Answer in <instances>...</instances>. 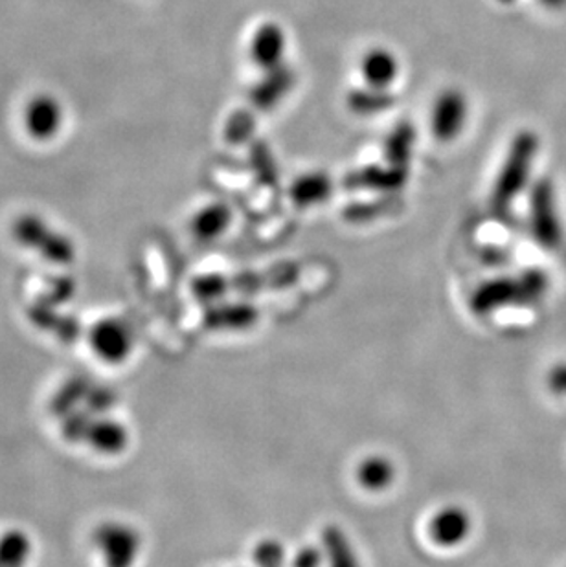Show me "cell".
I'll use <instances>...</instances> for the list:
<instances>
[{
  "label": "cell",
  "instance_id": "obj_1",
  "mask_svg": "<svg viewBox=\"0 0 566 567\" xmlns=\"http://www.w3.org/2000/svg\"><path fill=\"white\" fill-rule=\"evenodd\" d=\"M537 153H539V138L533 132L520 131L513 138L491 193V206L497 214H504L512 208L513 201L530 184Z\"/></svg>",
  "mask_w": 566,
  "mask_h": 567
},
{
  "label": "cell",
  "instance_id": "obj_2",
  "mask_svg": "<svg viewBox=\"0 0 566 567\" xmlns=\"http://www.w3.org/2000/svg\"><path fill=\"white\" fill-rule=\"evenodd\" d=\"M555 203L554 184L549 179L537 180L530 192V228L533 240L546 250H555L563 237Z\"/></svg>",
  "mask_w": 566,
  "mask_h": 567
},
{
  "label": "cell",
  "instance_id": "obj_3",
  "mask_svg": "<svg viewBox=\"0 0 566 567\" xmlns=\"http://www.w3.org/2000/svg\"><path fill=\"white\" fill-rule=\"evenodd\" d=\"M469 118V102L459 89H446L430 111V132L438 142H452L464 132Z\"/></svg>",
  "mask_w": 566,
  "mask_h": 567
},
{
  "label": "cell",
  "instance_id": "obj_4",
  "mask_svg": "<svg viewBox=\"0 0 566 567\" xmlns=\"http://www.w3.org/2000/svg\"><path fill=\"white\" fill-rule=\"evenodd\" d=\"M92 540H97L103 567H133L139 558L140 537L133 527L105 524Z\"/></svg>",
  "mask_w": 566,
  "mask_h": 567
},
{
  "label": "cell",
  "instance_id": "obj_5",
  "mask_svg": "<svg viewBox=\"0 0 566 567\" xmlns=\"http://www.w3.org/2000/svg\"><path fill=\"white\" fill-rule=\"evenodd\" d=\"M428 538L440 547H459L473 531L471 514L460 505H446L433 514L428 521Z\"/></svg>",
  "mask_w": 566,
  "mask_h": 567
},
{
  "label": "cell",
  "instance_id": "obj_6",
  "mask_svg": "<svg viewBox=\"0 0 566 567\" xmlns=\"http://www.w3.org/2000/svg\"><path fill=\"white\" fill-rule=\"evenodd\" d=\"M523 307V293L518 278H497L483 283L471 296V311L478 317H486L504 307Z\"/></svg>",
  "mask_w": 566,
  "mask_h": 567
},
{
  "label": "cell",
  "instance_id": "obj_7",
  "mask_svg": "<svg viewBox=\"0 0 566 567\" xmlns=\"http://www.w3.org/2000/svg\"><path fill=\"white\" fill-rule=\"evenodd\" d=\"M65 121L63 107L57 98L49 94L34 96L25 108L26 132L37 142H47L57 137Z\"/></svg>",
  "mask_w": 566,
  "mask_h": 567
},
{
  "label": "cell",
  "instance_id": "obj_8",
  "mask_svg": "<svg viewBox=\"0 0 566 567\" xmlns=\"http://www.w3.org/2000/svg\"><path fill=\"white\" fill-rule=\"evenodd\" d=\"M285 52H287V36L278 23H263L254 31L248 44L250 60L263 73L282 66Z\"/></svg>",
  "mask_w": 566,
  "mask_h": 567
},
{
  "label": "cell",
  "instance_id": "obj_9",
  "mask_svg": "<svg viewBox=\"0 0 566 567\" xmlns=\"http://www.w3.org/2000/svg\"><path fill=\"white\" fill-rule=\"evenodd\" d=\"M295 73L287 65L278 66L274 70H267L266 76L259 79L250 90V102L258 111H269L276 107L283 98L290 94L295 87Z\"/></svg>",
  "mask_w": 566,
  "mask_h": 567
},
{
  "label": "cell",
  "instance_id": "obj_10",
  "mask_svg": "<svg viewBox=\"0 0 566 567\" xmlns=\"http://www.w3.org/2000/svg\"><path fill=\"white\" fill-rule=\"evenodd\" d=\"M361 76L368 87L388 90L399 76L398 57L383 47L368 50L361 60Z\"/></svg>",
  "mask_w": 566,
  "mask_h": 567
},
{
  "label": "cell",
  "instance_id": "obj_11",
  "mask_svg": "<svg viewBox=\"0 0 566 567\" xmlns=\"http://www.w3.org/2000/svg\"><path fill=\"white\" fill-rule=\"evenodd\" d=\"M407 182V168L398 166H368V168L350 175L348 185L350 188H361V190H372V192H396L401 190Z\"/></svg>",
  "mask_w": 566,
  "mask_h": 567
},
{
  "label": "cell",
  "instance_id": "obj_12",
  "mask_svg": "<svg viewBox=\"0 0 566 567\" xmlns=\"http://www.w3.org/2000/svg\"><path fill=\"white\" fill-rule=\"evenodd\" d=\"M396 476L398 471L394 461L381 454L368 455L356 468L357 484L368 492H383L390 489L396 481Z\"/></svg>",
  "mask_w": 566,
  "mask_h": 567
},
{
  "label": "cell",
  "instance_id": "obj_13",
  "mask_svg": "<svg viewBox=\"0 0 566 567\" xmlns=\"http://www.w3.org/2000/svg\"><path fill=\"white\" fill-rule=\"evenodd\" d=\"M230 222H232V211L229 206L221 203L208 204L193 216V237L203 243L219 240L229 230Z\"/></svg>",
  "mask_w": 566,
  "mask_h": 567
},
{
  "label": "cell",
  "instance_id": "obj_14",
  "mask_svg": "<svg viewBox=\"0 0 566 567\" xmlns=\"http://www.w3.org/2000/svg\"><path fill=\"white\" fill-rule=\"evenodd\" d=\"M333 192L332 179L325 173H306L291 184V198L296 206L309 208L330 198Z\"/></svg>",
  "mask_w": 566,
  "mask_h": 567
},
{
  "label": "cell",
  "instance_id": "obj_15",
  "mask_svg": "<svg viewBox=\"0 0 566 567\" xmlns=\"http://www.w3.org/2000/svg\"><path fill=\"white\" fill-rule=\"evenodd\" d=\"M322 550L327 567H361L350 538L340 527H325L322 532Z\"/></svg>",
  "mask_w": 566,
  "mask_h": 567
},
{
  "label": "cell",
  "instance_id": "obj_16",
  "mask_svg": "<svg viewBox=\"0 0 566 567\" xmlns=\"http://www.w3.org/2000/svg\"><path fill=\"white\" fill-rule=\"evenodd\" d=\"M206 320L210 323L211 328L245 331L258 322V311L248 304L219 305L211 309Z\"/></svg>",
  "mask_w": 566,
  "mask_h": 567
},
{
  "label": "cell",
  "instance_id": "obj_17",
  "mask_svg": "<svg viewBox=\"0 0 566 567\" xmlns=\"http://www.w3.org/2000/svg\"><path fill=\"white\" fill-rule=\"evenodd\" d=\"M414 144H416V131H414L412 124L403 121V124L394 127V131L386 137V164L398 166V168H407V164H409L410 158H412Z\"/></svg>",
  "mask_w": 566,
  "mask_h": 567
},
{
  "label": "cell",
  "instance_id": "obj_18",
  "mask_svg": "<svg viewBox=\"0 0 566 567\" xmlns=\"http://www.w3.org/2000/svg\"><path fill=\"white\" fill-rule=\"evenodd\" d=\"M391 103L394 98L388 94V90L374 89L368 85L364 89L353 90L348 96V107L359 116H375L391 107Z\"/></svg>",
  "mask_w": 566,
  "mask_h": 567
},
{
  "label": "cell",
  "instance_id": "obj_19",
  "mask_svg": "<svg viewBox=\"0 0 566 567\" xmlns=\"http://www.w3.org/2000/svg\"><path fill=\"white\" fill-rule=\"evenodd\" d=\"M520 281V293H523V307L533 305L549 291V278L542 270H526L518 275Z\"/></svg>",
  "mask_w": 566,
  "mask_h": 567
},
{
  "label": "cell",
  "instance_id": "obj_20",
  "mask_svg": "<svg viewBox=\"0 0 566 567\" xmlns=\"http://www.w3.org/2000/svg\"><path fill=\"white\" fill-rule=\"evenodd\" d=\"M253 558L258 567H282L285 564V547L276 538H266L254 547Z\"/></svg>",
  "mask_w": 566,
  "mask_h": 567
},
{
  "label": "cell",
  "instance_id": "obj_21",
  "mask_svg": "<svg viewBox=\"0 0 566 567\" xmlns=\"http://www.w3.org/2000/svg\"><path fill=\"white\" fill-rule=\"evenodd\" d=\"M254 120L248 113H235L227 124V138L230 142H245L253 132Z\"/></svg>",
  "mask_w": 566,
  "mask_h": 567
},
{
  "label": "cell",
  "instance_id": "obj_22",
  "mask_svg": "<svg viewBox=\"0 0 566 567\" xmlns=\"http://www.w3.org/2000/svg\"><path fill=\"white\" fill-rule=\"evenodd\" d=\"M325 556L322 547L306 545L300 551H296L293 558V567H322L324 566Z\"/></svg>",
  "mask_w": 566,
  "mask_h": 567
},
{
  "label": "cell",
  "instance_id": "obj_23",
  "mask_svg": "<svg viewBox=\"0 0 566 567\" xmlns=\"http://www.w3.org/2000/svg\"><path fill=\"white\" fill-rule=\"evenodd\" d=\"M227 288V281L219 275H210V278H203L197 281L195 285V293L200 294L201 298L217 299Z\"/></svg>",
  "mask_w": 566,
  "mask_h": 567
},
{
  "label": "cell",
  "instance_id": "obj_24",
  "mask_svg": "<svg viewBox=\"0 0 566 567\" xmlns=\"http://www.w3.org/2000/svg\"><path fill=\"white\" fill-rule=\"evenodd\" d=\"M546 386L557 397H566V362H561L549 371Z\"/></svg>",
  "mask_w": 566,
  "mask_h": 567
},
{
  "label": "cell",
  "instance_id": "obj_25",
  "mask_svg": "<svg viewBox=\"0 0 566 567\" xmlns=\"http://www.w3.org/2000/svg\"><path fill=\"white\" fill-rule=\"evenodd\" d=\"M254 166L258 169V173L266 175L271 182L276 180V169H274L272 156L269 158V153H267V156H259L258 153H254Z\"/></svg>",
  "mask_w": 566,
  "mask_h": 567
},
{
  "label": "cell",
  "instance_id": "obj_26",
  "mask_svg": "<svg viewBox=\"0 0 566 567\" xmlns=\"http://www.w3.org/2000/svg\"><path fill=\"white\" fill-rule=\"evenodd\" d=\"M542 4L546 8H552V10H561V8L566 7V0H541Z\"/></svg>",
  "mask_w": 566,
  "mask_h": 567
},
{
  "label": "cell",
  "instance_id": "obj_27",
  "mask_svg": "<svg viewBox=\"0 0 566 567\" xmlns=\"http://www.w3.org/2000/svg\"><path fill=\"white\" fill-rule=\"evenodd\" d=\"M500 4H513L515 0H499Z\"/></svg>",
  "mask_w": 566,
  "mask_h": 567
}]
</instances>
